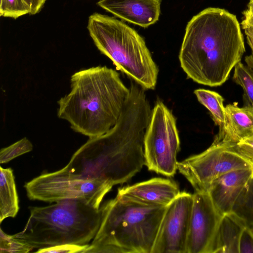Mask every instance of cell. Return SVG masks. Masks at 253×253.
<instances>
[{"label":"cell","instance_id":"6da1fadb","mask_svg":"<svg viewBox=\"0 0 253 253\" xmlns=\"http://www.w3.org/2000/svg\"><path fill=\"white\" fill-rule=\"evenodd\" d=\"M121 115L108 132L89 138L61 169L84 179L123 184L145 165L144 138L152 110L145 89L134 81Z\"/></svg>","mask_w":253,"mask_h":253},{"label":"cell","instance_id":"7a4b0ae2","mask_svg":"<svg viewBox=\"0 0 253 253\" xmlns=\"http://www.w3.org/2000/svg\"><path fill=\"white\" fill-rule=\"evenodd\" d=\"M245 52L236 16L227 10L208 7L188 23L179 54L188 78L211 87L220 86Z\"/></svg>","mask_w":253,"mask_h":253},{"label":"cell","instance_id":"3957f363","mask_svg":"<svg viewBox=\"0 0 253 253\" xmlns=\"http://www.w3.org/2000/svg\"><path fill=\"white\" fill-rule=\"evenodd\" d=\"M70 92L58 101L57 116L89 138L108 132L117 122L129 93L119 74L106 66L72 75Z\"/></svg>","mask_w":253,"mask_h":253},{"label":"cell","instance_id":"277c9868","mask_svg":"<svg viewBox=\"0 0 253 253\" xmlns=\"http://www.w3.org/2000/svg\"><path fill=\"white\" fill-rule=\"evenodd\" d=\"M23 230L14 236L37 249L62 244L86 245L100 227L102 211L79 199L30 208Z\"/></svg>","mask_w":253,"mask_h":253},{"label":"cell","instance_id":"5b68a950","mask_svg":"<svg viewBox=\"0 0 253 253\" xmlns=\"http://www.w3.org/2000/svg\"><path fill=\"white\" fill-rule=\"evenodd\" d=\"M100 227L88 250L105 245L125 253H151L166 207L148 206L116 197L100 208Z\"/></svg>","mask_w":253,"mask_h":253},{"label":"cell","instance_id":"8992f818","mask_svg":"<svg viewBox=\"0 0 253 253\" xmlns=\"http://www.w3.org/2000/svg\"><path fill=\"white\" fill-rule=\"evenodd\" d=\"M98 50L145 89H155L159 69L143 38L114 17L98 13L89 16L87 26Z\"/></svg>","mask_w":253,"mask_h":253},{"label":"cell","instance_id":"52a82bcc","mask_svg":"<svg viewBox=\"0 0 253 253\" xmlns=\"http://www.w3.org/2000/svg\"><path fill=\"white\" fill-rule=\"evenodd\" d=\"M180 144L174 116L162 101L158 100L144 135L145 166L149 170L173 176L177 169Z\"/></svg>","mask_w":253,"mask_h":253},{"label":"cell","instance_id":"ba28073f","mask_svg":"<svg viewBox=\"0 0 253 253\" xmlns=\"http://www.w3.org/2000/svg\"><path fill=\"white\" fill-rule=\"evenodd\" d=\"M114 185L99 179L76 177L61 169L42 174L26 183L28 198L46 202L66 199L82 200L97 209Z\"/></svg>","mask_w":253,"mask_h":253},{"label":"cell","instance_id":"9c48e42d","mask_svg":"<svg viewBox=\"0 0 253 253\" xmlns=\"http://www.w3.org/2000/svg\"><path fill=\"white\" fill-rule=\"evenodd\" d=\"M236 144L214 138L204 152L177 163V169L195 191L208 192L213 182L229 172L253 169V164L235 149Z\"/></svg>","mask_w":253,"mask_h":253},{"label":"cell","instance_id":"30bf717a","mask_svg":"<svg viewBox=\"0 0 253 253\" xmlns=\"http://www.w3.org/2000/svg\"><path fill=\"white\" fill-rule=\"evenodd\" d=\"M193 194H180L168 206L161 220L151 253H186Z\"/></svg>","mask_w":253,"mask_h":253},{"label":"cell","instance_id":"8fae6325","mask_svg":"<svg viewBox=\"0 0 253 253\" xmlns=\"http://www.w3.org/2000/svg\"><path fill=\"white\" fill-rule=\"evenodd\" d=\"M222 216L215 208L208 192L195 191L186 253H211Z\"/></svg>","mask_w":253,"mask_h":253},{"label":"cell","instance_id":"7c38bea8","mask_svg":"<svg viewBox=\"0 0 253 253\" xmlns=\"http://www.w3.org/2000/svg\"><path fill=\"white\" fill-rule=\"evenodd\" d=\"M173 181L159 177L120 188L117 197L144 205L165 207L180 193Z\"/></svg>","mask_w":253,"mask_h":253},{"label":"cell","instance_id":"4fadbf2b","mask_svg":"<svg viewBox=\"0 0 253 253\" xmlns=\"http://www.w3.org/2000/svg\"><path fill=\"white\" fill-rule=\"evenodd\" d=\"M253 177V169H242L225 173L213 182L208 193L221 214L233 211Z\"/></svg>","mask_w":253,"mask_h":253},{"label":"cell","instance_id":"5bb4252c","mask_svg":"<svg viewBox=\"0 0 253 253\" xmlns=\"http://www.w3.org/2000/svg\"><path fill=\"white\" fill-rule=\"evenodd\" d=\"M97 4L125 21L147 28L159 19L160 0H99Z\"/></svg>","mask_w":253,"mask_h":253},{"label":"cell","instance_id":"9a60e30c","mask_svg":"<svg viewBox=\"0 0 253 253\" xmlns=\"http://www.w3.org/2000/svg\"><path fill=\"white\" fill-rule=\"evenodd\" d=\"M225 108L224 126L214 138L236 144L253 133V107L230 104Z\"/></svg>","mask_w":253,"mask_h":253},{"label":"cell","instance_id":"2e32d148","mask_svg":"<svg viewBox=\"0 0 253 253\" xmlns=\"http://www.w3.org/2000/svg\"><path fill=\"white\" fill-rule=\"evenodd\" d=\"M246 226L245 220L234 211L223 215L211 253H239L240 238Z\"/></svg>","mask_w":253,"mask_h":253},{"label":"cell","instance_id":"e0dca14e","mask_svg":"<svg viewBox=\"0 0 253 253\" xmlns=\"http://www.w3.org/2000/svg\"><path fill=\"white\" fill-rule=\"evenodd\" d=\"M0 221L14 217L19 210L18 197L13 170L0 167Z\"/></svg>","mask_w":253,"mask_h":253},{"label":"cell","instance_id":"ac0fdd59","mask_svg":"<svg viewBox=\"0 0 253 253\" xmlns=\"http://www.w3.org/2000/svg\"><path fill=\"white\" fill-rule=\"evenodd\" d=\"M198 101L210 112L211 117L219 129L223 128L225 122V108L224 99L217 92L203 88L194 91Z\"/></svg>","mask_w":253,"mask_h":253},{"label":"cell","instance_id":"d6986e66","mask_svg":"<svg viewBox=\"0 0 253 253\" xmlns=\"http://www.w3.org/2000/svg\"><path fill=\"white\" fill-rule=\"evenodd\" d=\"M233 80L243 88L244 106L253 107V68L239 62L234 67Z\"/></svg>","mask_w":253,"mask_h":253},{"label":"cell","instance_id":"ffe728a7","mask_svg":"<svg viewBox=\"0 0 253 253\" xmlns=\"http://www.w3.org/2000/svg\"><path fill=\"white\" fill-rule=\"evenodd\" d=\"M234 211L243 217L253 230V177L236 205Z\"/></svg>","mask_w":253,"mask_h":253},{"label":"cell","instance_id":"44dd1931","mask_svg":"<svg viewBox=\"0 0 253 253\" xmlns=\"http://www.w3.org/2000/svg\"><path fill=\"white\" fill-rule=\"evenodd\" d=\"M33 144L26 137H24L13 144L1 149L0 163L5 164L16 157L33 150Z\"/></svg>","mask_w":253,"mask_h":253},{"label":"cell","instance_id":"7402d4cb","mask_svg":"<svg viewBox=\"0 0 253 253\" xmlns=\"http://www.w3.org/2000/svg\"><path fill=\"white\" fill-rule=\"evenodd\" d=\"M0 253H29L33 248L27 243L15 237L14 235H9L0 228Z\"/></svg>","mask_w":253,"mask_h":253},{"label":"cell","instance_id":"603a6c76","mask_svg":"<svg viewBox=\"0 0 253 253\" xmlns=\"http://www.w3.org/2000/svg\"><path fill=\"white\" fill-rule=\"evenodd\" d=\"M29 12V8L24 0H0V16L16 19Z\"/></svg>","mask_w":253,"mask_h":253},{"label":"cell","instance_id":"cb8c5ba5","mask_svg":"<svg viewBox=\"0 0 253 253\" xmlns=\"http://www.w3.org/2000/svg\"><path fill=\"white\" fill-rule=\"evenodd\" d=\"M89 245H77L72 244H62L52 247H46L38 249L36 253H84L88 248Z\"/></svg>","mask_w":253,"mask_h":253},{"label":"cell","instance_id":"d4e9b609","mask_svg":"<svg viewBox=\"0 0 253 253\" xmlns=\"http://www.w3.org/2000/svg\"><path fill=\"white\" fill-rule=\"evenodd\" d=\"M235 149L241 156L253 164V133L237 143Z\"/></svg>","mask_w":253,"mask_h":253},{"label":"cell","instance_id":"484cf974","mask_svg":"<svg viewBox=\"0 0 253 253\" xmlns=\"http://www.w3.org/2000/svg\"><path fill=\"white\" fill-rule=\"evenodd\" d=\"M239 253H253V230L247 225L240 238Z\"/></svg>","mask_w":253,"mask_h":253},{"label":"cell","instance_id":"4316f807","mask_svg":"<svg viewBox=\"0 0 253 253\" xmlns=\"http://www.w3.org/2000/svg\"><path fill=\"white\" fill-rule=\"evenodd\" d=\"M243 14L242 27H249L253 29V5L248 4L247 8L243 11Z\"/></svg>","mask_w":253,"mask_h":253},{"label":"cell","instance_id":"83f0119b","mask_svg":"<svg viewBox=\"0 0 253 253\" xmlns=\"http://www.w3.org/2000/svg\"><path fill=\"white\" fill-rule=\"evenodd\" d=\"M30 10V15L39 13L43 6L46 0H24Z\"/></svg>","mask_w":253,"mask_h":253},{"label":"cell","instance_id":"f1b7e54d","mask_svg":"<svg viewBox=\"0 0 253 253\" xmlns=\"http://www.w3.org/2000/svg\"><path fill=\"white\" fill-rule=\"evenodd\" d=\"M246 35L247 43L250 46L252 54H253V29L249 27H242Z\"/></svg>","mask_w":253,"mask_h":253},{"label":"cell","instance_id":"f546056e","mask_svg":"<svg viewBox=\"0 0 253 253\" xmlns=\"http://www.w3.org/2000/svg\"><path fill=\"white\" fill-rule=\"evenodd\" d=\"M245 61L248 65L253 68V54L247 56L245 57Z\"/></svg>","mask_w":253,"mask_h":253},{"label":"cell","instance_id":"4dcf8cb0","mask_svg":"<svg viewBox=\"0 0 253 253\" xmlns=\"http://www.w3.org/2000/svg\"><path fill=\"white\" fill-rule=\"evenodd\" d=\"M248 4L253 5V0H250Z\"/></svg>","mask_w":253,"mask_h":253},{"label":"cell","instance_id":"1f68e13d","mask_svg":"<svg viewBox=\"0 0 253 253\" xmlns=\"http://www.w3.org/2000/svg\"></svg>","mask_w":253,"mask_h":253}]
</instances>
